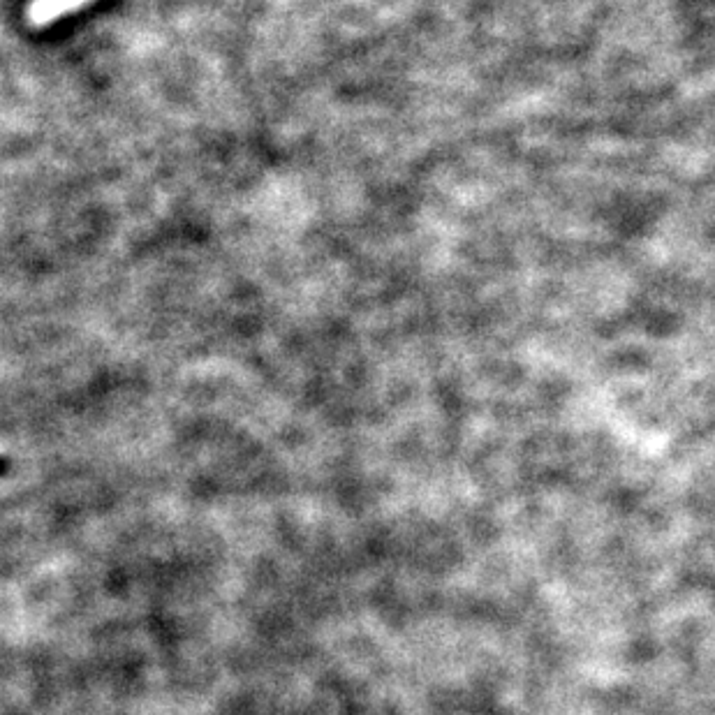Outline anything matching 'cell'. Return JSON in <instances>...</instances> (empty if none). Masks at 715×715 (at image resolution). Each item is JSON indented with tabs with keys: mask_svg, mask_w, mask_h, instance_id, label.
<instances>
[{
	"mask_svg": "<svg viewBox=\"0 0 715 715\" xmlns=\"http://www.w3.org/2000/svg\"><path fill=\"white\" fill-rule=\"evenodd\" d=\"M91 3L93 0H33L26 7V19L33 28H44L65 17V14L77 12Z\"/></svg>",
	"mask_w": 715,
	"mask_h": 715,
	"instance_id": "1",
	"label": "cell"
}]
</instances>
